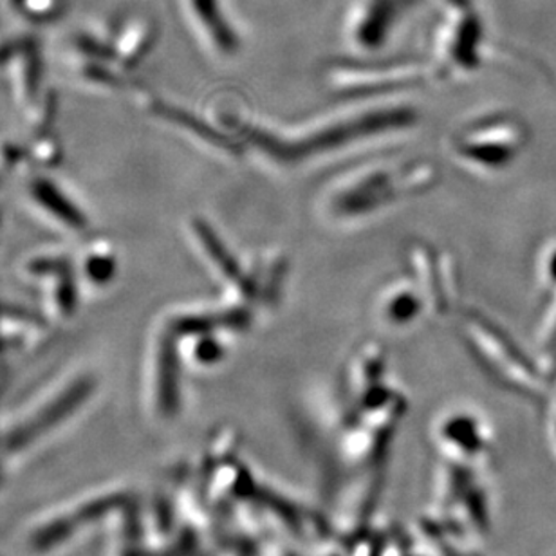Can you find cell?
<instances>
[{
  "instance_id": "cell-1",
  "label": "cell",
  "mask_w": 556,
  "mask_h": 556,
  "mask_svg": "<svg viewBox=\"0 0 556 556\" xmlns=\"http://www.w3.org/2000/svg\"><path fill=\"white\" fill-rule=\"evenodd\" d=\"M125 508L122 493H108L92 498H84L81 503L70 506L62 514H56L43 525L33 530L29 547L38 555H49L64 544L75 541L76 535L97 525L98 520L108 519Z\"/></svg>"
},
{
  "instance_id": "cell-4",
  "label": "cell",
  "mask_w": 556,
  "mask_h": 556,
  "mask_svg": "<svg viewBox=\"0 0 556 556\" xmlns=\"http://www.w3.org/2000/svg\"><path fill=\"white\" fill-rule=\"evenodd\" d=\"M38 198L42 203H46L48 208L53 210L54 214H59L60 217H64L65 220H70L71 225H81L80 214H76L75 208H71L70 203H64L65 199H62V195L54 192L53 187L40 188L38 190Z\"/></svg>"
},
{
  "instance_id": "cell-2",
  "label": "cell",
  "mask_w": 556,
  "mask_h": 556,
  "mask_svg": "<svg viewBox=\"0 0 556 556\" xmlns=\"http://www.w3.org/2000/svg\"><path fill=\"white\" fill-rule=\"evenodd\" d=\"M89 389L91 387L86 381L71 387L64 396L56 397L51 405L40 408L37 414L27 417L26 421L11 430L10 435H8V450H11V452H26L31 444L46 438V433L59 427L62 419L75 413L78 405L89 394Z\"/></svg>"
},
{
  "instance_id": "cell-3",
  "label": "cell",
  "mask_w": 556,
  "mask_h": 556,
  "mask_svg": "<svg viewBox=\"0 0 556 556\" xmlns=\"http://www.w3.org/2000/svg\"><path fill=\"white\" fill-rule=\"evenodd\" d=\"M419 307H421L419 300L410 291H402V293L392 294L387 302V315L394 324H403V321L413 320L419 313Z\"/></svg>"
}]
</instances>
